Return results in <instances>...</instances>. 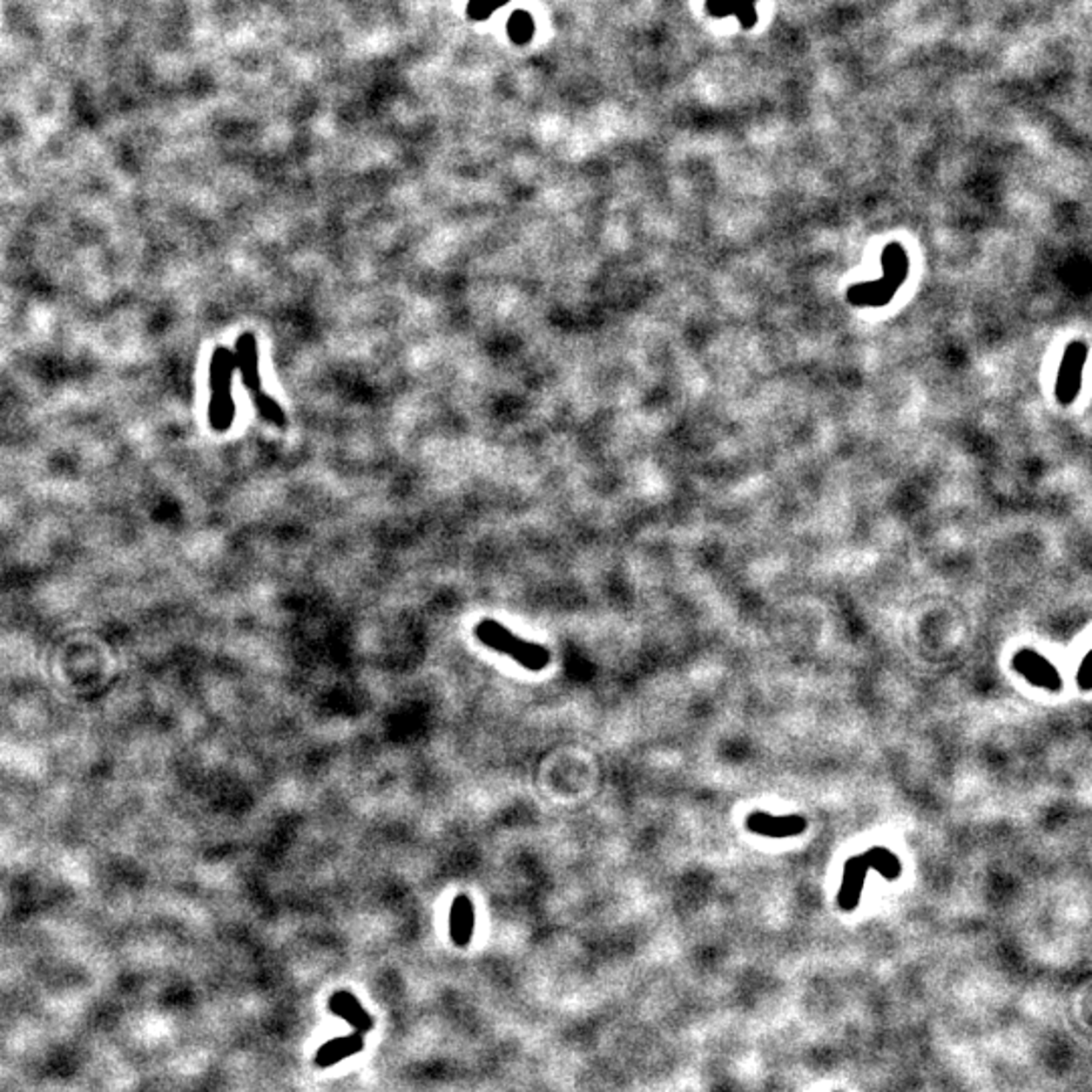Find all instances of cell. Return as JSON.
Segmentation results:
<instances>
[{
    "label": "cell",
    "instance_id": "cell-1",
    "mask_svg": "<svg viewBox=\"0 0 1092 1092\" xmlns=\"http://www.w3.org/2000/svg\"><path fill=\"white\" fill-rule=\"evenodd\" d=\"M235 353L227 347H217L209 364V425L212 431L225 433L233 427L237 407L233 399Z\"/></svg>",
    "mask_w": 1092,
    "mask_h": 1092
},
{
    "label": "cell",
    "instance_id": "cell-2",
    "mask_svg": "<svg viewBox=\"0 0 1092 1092\" xmlns=\"http://www.w3.org/2000/svg\"><path fill=\"white\" fill-rule=\"evenodd\" d=\"M235 364L241 374L243 387L247 388L251 399H253V405H255V409L260 411V415L266 419V421L280 427V429H284V427L287 425L286 411L281 409L278 401H275L272 394H267L266 391H263V387H261L260 347H257V338L253 332H243V334L237 338Z\"/></svg>",
    "mask_w": 1092,
    "mask_h": 1092
},
{
    "label": "cell",
    "instance_id": "cell-3",
    "mask_svg": "<svg viewBox=\"0 0 1092 1092\" xmlns=\"http://www.w3.org/2000/svg\"><path fill=\"white\" fill-rule=\"evenodd\" d=\"M872 868L880 870L888 880H896V878H900L902 864H900V859L896 858L893 852H888L886 848H872L866 853H859V856L848 859L844 866V880H842V888H839V896H838V902H839V907H842V910H853L858 907L859 896H862L864 880H866V876H868V870Z\"/></svg>",
    "mask_w": 1092,
    "mask_h": 1092
},
{
    "label": "cell",
    "instance_id": "cell-4",
    "mask_svg": "<svg viewBox=\"0 0 1092 1092\" xmlns=\"http://www.w3.org/2000/svg\"><path fill=\"white\" fill-rule=\"evenodd\" d=\"M474 631H475V637H478L482 644L495 651H500V654L510 656L512 660H516L520 666H524L526 670L538 671L549 666L550 651L546 650L544 645L524 642V639L514 636L508 627L498 624V621H494V619L480 621Z\"/></svg>",
    "mask_w": 1092,
    "mask_h": 1092
},
{
    "label": "cell",
    "instance_id": "cell-5",
    "mask_svg": "<svg viewBox=\"0 0 1092 1092\" xmlns=\"http://www.w3.org/2000/svg\"><path fill=\"white\" fill-rule=\"evenodd\" d=\"M1012 666L1020 671L1026 680H1030L1034 686L1052 690L1062 688V677H1060L1058 670L1052 666L1046 657H1041L1038 651L1034 650H1021L1018 654L1014 656Z\"/></svg>",
    "mask_w": 1092,
    "mask_h": 1092
},
{
    "label": "cell",
    "instance_id": "cell-6",
    "mask_svg": "<svg viewBox=\"0 0 1092 1092\" xmlns=\"http://www.w3.org/2000/svg\"><path fill=\"white\" fill-rule=\"evenodd\" d=\"M746 827L749 832L758 833V836L769 838H793L799 836L807 830V819L801 815H787V818H777L763 812L751 813L746 818Z\"/></svg>",
    "mask_w": 1092,
    "mask_h": 1092
},
{
    "label": "cell",
    "instance_id": "cell-7",
    "mask_svg": "<svg viewBox=\"0 0 1092 1092\" xmlns=\"http://www.w3.org/2000/svg\"><path fill=\"white\" fill-rule=\"evenodd\" d=\"M474 931V905L468 896H455L449 914V934L457 947H466Z\"/></svg>",
    "mask_w": 1092,
    "mask_h": 1092
},
{
    "label": "cell",
    "instance_id": "cell-8",
    "mask_svg": "<svg viewBox=\"0 0 1092 1092\" xmlns=\"http://www.w3.org/2000/svg\"><path fill=\"white\" fill-rule=\"evenodd\" d=\"M330 1009H334L336 1014H340L342 1018H347V1021H350V1024H353L359 1032L370 1028L368 1015L359 1006V1001H356L354 995L344 994V991H342V994H336L330 1000Z\"/></svg>",
    "mask_w": 1092,
    "mask_h": 1092
},
{
    "label": "cell",
    "instance_id": "cell-9",
    "mask_svg": "<svg viewBox=\"0 0 1092 1092\" xmlns=\"http://www.w3.org/2000/svg\"><path fill=\"white\" fill-rule=\"evenodd\" d=\"M532 33H535V21H532L529 12H514L510 21H508V37H510V41L516 43V45H526L532 39Z\"/></svg>",
    "mask_w": 1092,
    "mask_h": 1092
},
{
    "label": "cell",
    "instance_id": "cell-10",
    "mask_svg": "<svg viewBox=\"0 0 1092 1092\" xmlns=\"http://www.w3.org/2000/svg\"><path fill=\"white\" fill-rule=\"evenodd\" d=\"M498 9V4L494 0H469L468 4V15L474 21H484L492 12Z\"/></svg>",
    "mask_w": 1092,
    "mask_h": 1092
},
{
    "label": "cell",
    "instance_id": "cell-11",
    "mask_svg": "<svg viewBox=\"0 0 1092 1092\" xmlns=\"http://www.w3.org/2000/svg\"><path fill=\"white\" fill-rule=\"evenodd\" d=\"M1087 668H1089V656H1084V660L1081 664V676H1078V682H1081L1082 690H1089V680H1087Z\"/></svg>",
    "mask_w": 1092,
    "mask_h": 1092
}]
</instances>
